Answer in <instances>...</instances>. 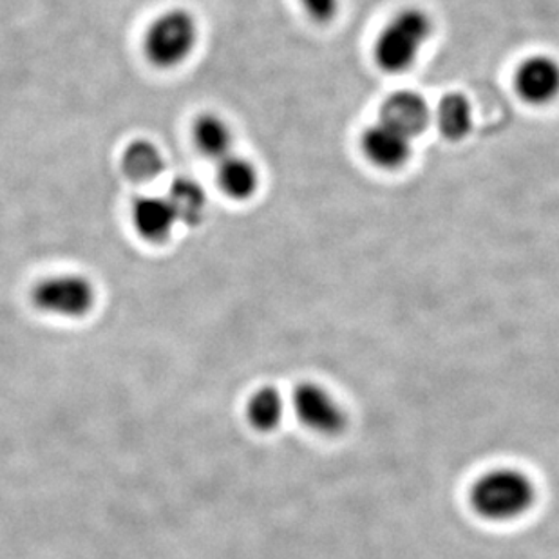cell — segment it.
<instances>
[{
    "mask_svg": "<svg viewBox=\"0 0 559 559\" xmlns=\"http://www.w3.org/2000/svg\"><path fill=\"white\" fill-rule=\"evenodd\" d=\"M164 167V158L154 143L132 142L123 153V169L126 175L134 180H151L159 175Z\"/></svg>",
    "mask_w": 559,
    "mask_h": 559,
    "instance_id": "9a60e30c",
    "label": "cell"
},
{
    "mask_svg": "<svg viewBox=\"0 0 559 559\" xmlns=\"http://www.w3.org/2000/svg\"><path fill=\"white\" fill-rule=\"evenodd\" d=\"M198 22L187 10H169L148 24L143 35V55L154 68H178L198 44Z\"/></svg>",
    "mask_w": 559,
    "mask_h": 559,
    "instance_id": "3957f363",
    "label": "cell"
},
{
    "mask_svg": "<svg viewBox=\"0 0 559 559\" xmlns=\"http://www.w3.org/2000/svg\"><path fill=\"white\" fill-rule=\"evenodd\" d=\"M170 205L175 209L178 222L198 223L200 222L206 209L205 190L201 189L195 181L178 180L175 186L170 187L169 195Z\"/></svg>",
    "mask_w": 559,
    "mask_h": 559,
    "instance_id": "5bb4252c",
    "label": "cell"
},
{
    "mask_svg": "<svg viewBox=\"0 0 559 559\" xmlns=\"http://www.w3.org/2000/svg\"><path fill=\"white\" fill-rule=\"evenodd\" d=\"M471 506L492 522H509L533 507L536 489L527 475L516 469H495L471 487Z\"/></svg>",
    "mask_w": 559,
    "mask_h": 559,
    "instance_id": "7a4b0ae2",
    "label": "cell"
},
{
    "mask_svg": "<svg viewBox=\"0 0 559 559\" xmlns=\"http://www.w3.org/2000/svg\"><path fill=\"white\" fill-rule=\"evenodd\" d=\"M512 85L525 104H555L559 98V60L552 55H528L514 71Z\"/></svg>",
    "mask_w": 559,
    "mask_h": 559,
    "instance_id": "8992f818",
    "label": "cell"
},
{
    "mask_svg": "<svg viewBox=\"0 0 559 559\" xmlns=\"http://www.w3.org/2000/svg\"><path fill=\"white\" fill-rule=\"evenodd\" d=\"M132 225L145 241L162 243L173 234L178 217L164 195H142L132 205Z\"/></svg>",
    "mask_w": 559,
    "mask_h": 559,
    "instance_id": "9c48e42d",
    "label": "cell"
},
{
    "mask_svg": "<svg viewBox=\"0 0 559 559\" xmlns=\"http://www.w3.org/2000/svg\"><path fill=\"white\" fill-rule=\"evenodd\" d=\"M360 148L374 167L399 170L412 159L413 140L404 132L396 131L395 127L377 120L362 132Z\"/></svg>",
    "mask_w": 559,
    "mask_h": 559,
    "instance_id": "52a82bcc",
    "label": "cell"
},
{
    "mask_svg": "<svg viewBox=\"0 0 559 559\" xmlns=\"http://www.w3.org/2000/svg\"><path fill=\"white\" fill-rule=\"evenodd\" d=\"M379 120L415 140L426 132L433 112L423 95L415 91H396L382 102Z\"/></svg>",
    "mask_w": 559,
    "mask_h": 559,
    "instance_id": "ba28073f",
    "label": "cell"
},
{
    "mask_svg": "<svg viewBox=\"0 0 559 559\" xmlns=\"http://www.w3.org/2000/svg\"><path fill=\"white\" fill-rule=\"evenodd\" d=\"M438 132L451 142L462 140L473 129V106L462 93H449L438 102L433 112Z\"/></svg>",
    "mask_w": 559,
    "mask_h": 559,
    "instance_id": "7c38bea8",
    "label": "cell"
},
{
    "mask_svg": "<svg viewBox=\"0 0 559 559\" xmlns=\"http://www.w3.org/2000/svg\"><path fill=\"white\" fill-rule=\"evenodd\" d=\"M302 10L317 24H328L337 16L341 0H299Z\"/></svg>",
    "mask_w": 559,
    "mask_h": 559,
    "instance_id": "2e32d148",
    "label": "cell"
},
{
    "mask_svg": "<svg viewBox=\"0 0 559 559\" xmlns=\"http://www.w3.org/2000/svg\"><path fill=\"white\" fill-rule=\"evenodd\" d=\"M217 186L233 200H250L259 190V170L253 162L238 154H228L217 162Z\"/></svg>",
    "mask_w": 559,
    "mask_h": 559,
    "instance_id": "8fae6325",
    "label": "cell"
},
{
    "mask_svg": "<svg viewBox=\"0 0 559 559\" xmlns=\"http://www.w3.org/2000/svg\"><path fill=\"white\" fill-rule=\"evenodd\" d=\"M292 406L299 423L324 437L341 435L346 428V413L321 385L302 382L297 385Z\"/></svg>",
    "mask_w": 559,
    "mask_h": 559,
    "instance_id": "5b68a950",
    "label": "cell"
},
{
    "mask_svg": "<svg viewBox=\"0 0 559 559\" xmlns=\"http://www.w3.org/2000/svg\"><path fill=\"white\" fill-rule=\"evenodd\" d=\"M192 142L205 158L219 162L233 154V127L217 112H203L192 126Z\"/></svg>",
    "mask_w": 559,
    "mask_h": 559,
    "instance_id": "30bf717a",
    "label": "cell"
},
{
    "mask_svg": "<svg viewBox=\"0 0 559 559\" xmlns=\"http://www.w3.org/2000/svg\"><path fill=\"white\" fill-rule=\"evenodd\" d=\"M283 413H285V404H283L280 391L275 388H261L250 396L247 417H249L252 428L258 429L261 433L274 431L283 420Z\"/></svg>",
    "mask_w": 559,
    "mask_h": 559,
    "instance_id": "4fadbf2b",
    "label": "cell"
},
{
    "mask_svg": "<svg viewBox=\"0 0 559 559\" xmlns=\"http://www.w3.org/2000/svg\"><path fill=\"white\" fill-rule=\"evenodd\" d=\"M433 32V16L428 11L417 5L402 8L374 38V63L384 73H404L417 62Z\"/></svg>",
    "mask_w": 559,
    "mask_h": 559,
    "instance_id": "6da1fadb",
    "label": "cell"
},
{
    "mask_svg": "<svg viewBox=\"0 0 559 559\" xmlns=\"http://www.w3.org/2000/svg\"><path fill=\"white\" fill-rule=\"evenodd\" d=\"M32 301L48 316L80 319L95 308V285L85 275H49L33 286Z\"/></svg>",
    "mask_w": 559,
    "mask_h": 559,
    "instance_id": "277c9868",
    "label": "cell"
}]
</instances>
